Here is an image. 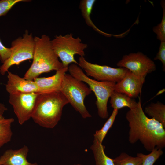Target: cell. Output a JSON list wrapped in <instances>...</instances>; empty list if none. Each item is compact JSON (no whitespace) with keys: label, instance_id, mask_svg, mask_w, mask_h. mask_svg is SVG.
<instances>
[{"label":"cell","instance_id":"obj_24","mask_svg":"<svg viewBox=\"0 0 165 165\" xmlns=\"http://www.w3.org/2000/svg\"><path fill=\"white\" fill-rule=\"evenodd\" d=\"M30 1L28 0H0V17L6 15L7 13L16 3L20 2Z\"/></svg>","mask_w":165,"mask_h":165},{"label":"cell","instance_id":"obj_27","mask_svg":"<svg viewBox=\"0 0 165 165\" xmlns=\"http://www.w3.org/2000/svg\"><path fill=\"white\" fill-rule=\"evenodd\" d=\"M7 109L5 105L0 101V119L4 118L3 115Z\"/></svg>","mask_w":165,"mask_h":165},{"label":"cell","instance_id":"obj_21","mask_svg":"<svg viewBox=\"0 0 165 165\" xmlns=\"http://www.w3.org/2000/svg\"><path fill=\"white\" fill-rule=\"evenodd\" d=\"M115 165H142V160L139 156H130L125 152H122L113 159Z\"/></svg>","mask_w":165,"mask_h":165},{"label":"cell","instance_id":"obj_8","mask_svg":"<svg viewBox=\"0 0 165 165\" xmlns=\"http://www.w3.org/2000/svg\"><path fill=\"white\" fill-rule=\"evenodd\" d=\"M78 65L84 70L87 76L100 81L117 82L129 71L124 68H115L92 63L87 61L84 57H79Z\"/></svg>","mask_w":165,"mask_h":165},{"label":"cell","instance_id":"obj_28","mask_svg":"<svg viewBox=\"0 0 165 165\" xmlns=\"http://www.w3.org/2000/svg\"><path fill=\"white\" fill-rule=\"evenodd\" d=\"M72 165H82L80 164H74Z\"/></svg>","mask_w":165,"mask_h":165},{"label":"cell","instance_id":"obj_19","mask_svg":"<svg viewBox=\"0 0 165 165\" xmlns=\"http://www.w3.org/2000/svg\"><path fill=\"white\" fill-rule=\"evenodd\" d=\"M14 121L12 118L0 119V148L11 141L13 135L11 125Z\"/></svg>","mask_w":165,"mask_h":165},{"label":"cell","instance_id":"obj_18","mask_svg":"<svg viewBox=\"0 0 165 165\" xmlns=\"http://www.w3.org/2000/svg\"><path fill=\"white\" fill-rule=\"evenodd\" d=\"M144 112L161 123L165 127V105L158 101L146 106Z\"/></svg>","mask_w":165,"mask_h":165},{"label":"cell","instance_id":"obj_9","mask_svg":"<svg viewBox=\"0 0 165 165\" xmlns=\"http://www.w3.org/2000/svg\"><path fill=\"white\" fill-rule=\"evenodd\" d=\"M38 94L35 92L9 94V102L20 125L31 118Z\"/></svg>","mask_w":165,"mask_h":165},{"label":"cell","instance_id":"obj_4","mask_svg":"<svg viewBox=\"0 0 165 165\" xmlns=\"http://www.w3.org/2000/svg\"><path fill=\"white\" fill-rule=\"evenodd\" d=\"M68 71L73 77L87 84L91 91L94 93L97 100V113L99 116L103 119L109 116L107 104L109 98L114 91L116 83L100 81L88 77L82 69L77 64H70Z\"/></svg>","mask_w":165,"mask_h":165},{"label":"cell","instance_id":"obj_25","mask_svg":"<svg viewBox=\"0 0 165 165\" xmlns=\"http://www.w3.org/2000/svg\"><path fill=\"white\" fill-rule=\"evenodd\" d=\"M154 59L160 60L163 64V69L165 70V41H161L159 51Z\"/></svg>","mask_w":165,"mask_h":165},{"label":"cell","instance_id":"obj_17","mask_svg":"<svg viewBox=\"0 0 165 165\" xmlns=\"http://www.w3.org/2000/svg\"><path fill=\"white\" fill-rule=\"evenodd\" d=\"M95 2V0H82L80 1L79 7L82 16L88 26L92 28L99 33L109 37L112 35L105 33L100 30L95 26L91 19L90 14Z\"/></svg>","mask_w":165,"mask_h":165},{"label":"cell","instance_id":"obj_26","mask_svg":"<svg viewBox=\"0 0 165 165\" xmlns=\"http://www.w3.org/2000/svg\"><path fill=\"white\" fill-rule=\"evenodd\" d=\"M11 52V48L6 47L0 39V61L3 64L10 57Z\"/></svg>","mask_w":165,"mask_h":165},{"label":"cell","instance_id":"obj_6","mask_svg":"<svg viewBox=\"0 0 165 165\" xmlns=\"http://www.w3.org/2000/svg\"><path fill=\"white\" fill-rule=\"evenodd\" d=\"M51 45L64 68L68 67L72 64H78L74 56L78 54L80 57H84L85 55L84 50L88 47L86 44L82 42L80 38L74 37L72 33L55 36L51 40Z\"/></svg>","mask_w":165,"mask_h":165},{"label":"cell","instance_id":"obj_12","mask_svg":"<svg viewBox=\"0 0 165 165\" xmlns=\"http://www.w3.org/2000/svg\"><path fill=\"white\" fill-rule=\"evenodd\" d=\"M8 81L6 85V91L9 94L16 93H38V88L33 80H29L8 72Z\"/></svg>","mask_w":165,"mask_h":165},{"label":"cell","instance_id":"obj_14","mask_svg":"<svg viewBox=\"0 0 165 165\" xmlns=\"http://www.w3.org/2000/svg\"><path fill=\"white\" fill-rule=\"evenodd\" d=\"M29 151L26 145L17 150L8 149L0 157V165H38L27 160Z\"/></svg>","mask_w":165,"mask_h":165},{"label":"cell","instance_id":"obj_5","mask_svg":"<svg viewBox=\"0 0 165 165\" xmlns=\"http://www.w3.org/2000/svg\"><path fill=\"white\" fill-rule=\"evenodd\" d=\"M60 91L83 118L91 117L86 107L84 100L92 91L83 82L66 73L63 79Z\"/></svg>","mask_w":165,"mask_h":165},{"label":"cell","instance_id":"obj_23","mask_svg":"<svg viewBox=\"0 0 165 165\" xmlns=\"http://www.w3.org/2000/svg\"><path fill=\"white\" fill-rule=\"evenodd\" d=\"M165 1L161 2L163 9V16L160 23L153 28V31L157 35V38L161 41H165Z\"/></svg>","mask_w":165,"mask_h":165},{"label":"cell","instance_id":"obj_7","mask_svg":"<svg viewBox=\"0 0 165 165\" xmlns=\"http://www.w3.org/2000/svg\"><path fill=\"white\" fill-rule=\"evenodd\" d=\"M34 37L32 34L25 30L22 37L13 40L10 47L11 55L0 67V73L4 75L12 66L18 65L21 63L33 59L35 48Z\"/></svg>","mask_w":165,"mask_h":165},{"label":"cell","instance_id":"obj_13","mask_svg":"<svg viewBox=\"0 0 165 165\" xmlns=\"http://www.w3.org/2000/svg\"><path fill=\"white\" fill-rule=\"evenodd\" d=\"M68 69V67H64L57 71L56 73L52 76L38 77L34 79L33 81L38 88V93H48L60 91L63 78Z\"/></svg>","mask_w":165,"mask_h":165},{"label":"cell","instance_id":"obj_11","mask_svg":"<svg viewBox=\"0 0 165 165\" xmlns=\"http://www.w3.org/2000/svg\"><path fill=\"white\" fill-rule=\"evenodd\" d=\"M145 81V77L135 75L129 71L121 80L116 83L114 91L132 98H137L141 93Z\"/></svg>","mask_w":165,"mask_h":165},{"label":"cell","instance_id":"obj_16","mask_svg":"<svg viewBox=\"0 0 165 165\" xmlns=\"http://www.w3.org/2000/svg\"><path fill=\"white\" fill-rule=\"evenodd\" d=\"M102 143L94 138L90 148L93 153L96 165H115L113 159L108 157L105 153V147Z\"/></svg>","mask_w":165,"mask_h":165},{"label":"cell","instance_id":"obj_15","mask_svg":"<svg viewBox=\"0 0 165 165\" xmlns=\"http://www.w3.org/2000/svg\"><path fill=\"white\" fill-rule=\"evenodd\" d=\"M110 98L111 107L113 109L118 110L124 107L132 109L136 106L138 103L133 98L126 94L114 91Z\"/></svg>","mask_w":165,"mask_h":165},{"label":"cell","instance_id":"obj_3","mask_svg":"<svg viewBox=\"0 0 165 165\" xmlns=\"http://www.w3.org/2000/svg\"><path fill=\"white\" fill-rule=\"evenodd\" d=\"M35 48L32 64L25 74L26 79L33 80L42 74L58 71L64 68L53 50L51 40L46 35L34 37Z\"/></svg>","mask_w":165,"mask_h":165},{"label":"cell","instance_id":"obj_10","mask_svg":"<svg viewBox=\"0 0 165 165\" xmlns=\"http://www.w3.org/2000/svg\"><path fill=\"white\" fill-rule=\"evenodd\" d=\"M117 65L127 68L135 75L145 78L148 74L156 70L154 61L140 52L124 55Z\"/></svg>","mask_w":165,"mask_h":165},{"label":"cell","instance_id":"obj_2","mask_svg":"<svg viewBox=\"0 0 165 165\" xmlns=\"http://www.w3.org/2000/svg\"><path fill=\"white\" fill-rule=\"evenodd\" d=\"M68 103L60 91L38 93L31 118L40 126L53 128L60 120L63 108Z\"/></svg>","mask_w":165,"mask_h":165},{"label":"cell","instance_id":"obj_22","mask_svg":"<svg viewBox=\"0 0 165 165\" xmlns=\"http://www.w3.org/2000/svg\"><path fill=\"white\" fill-rule=\"evenodd\" d=\"M150 152L147 155L141 153H137V156L142 159V165H153L163 154L162 149L160 148H155Z\"/></svg>","mask_w":165,"mask_h":165},{"label":"cell","instance_id":"obj_20","mask_svg":"<svg viewBox=\"0 0 165 165\" xmlns=\"http://www.w3.org/2000/svg\"><path fill=\"white\" fill-rule=\"evenodd\" d=\"M118 111L116 109H113L110 116L102 127L99 130H97L94 134V138L97 139L101 143H102L108 130L113 125L118 114Z\"/></svg>","mask_w":165,"mask_h":165},{"label":"cell","instance_id":"obj_1","mask_svg":"<svg viewBox=\"0 0 165 165\" xmlns=\"http://www.w3.org/2000/svg\"><path fill=\"white\" fill-rule=\"evenodd\" d=\"M134 108L130 109L126 117L129 128L128 140L131 144L139 141L151 152L165 146V127L159 122L147 117L143 109L140 97Z\"/></svg>","mask_w":165,"mask_h":165}]
</instances>
